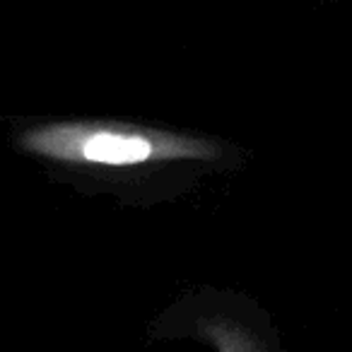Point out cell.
<instances>
[{"instance_id": "obj_1", "label": "cell", "mask_w": 352, "mask_h": 352, "mask_svg": "<svg viewBox=\"0 0 352 352\" xmlns=\"http://www.w3.org/2000/svg\"><path fill=\"white\" fill-rule=\"evenodd\" d=\"M27 145L58 160L87 162V164L131 166L166 157L208 155L210 147L203 142L184 140L174 135H147L116 128L54 126L27 135Z\"/></svg>"}]
</instances>
